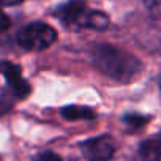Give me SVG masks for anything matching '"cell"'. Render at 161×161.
<instances>
[{"mask_svg": "<svg viewBox=\"0 0 161 161\" xmlns=\"http://www.w3.org/2000/svg\"><path fill=\"white\" fill-rule=\"evenodd\" d=\"M0 73L3 74L7 84L10 87V92L14 98L18 100H25L30 92L32 87L27 80L22 77V69L19 65L10 62V60H2L0 62Z\"/></svg>", "mask_w": 161, "mask_h": 161, "instance_id": "cell-4", "label": "cell"}, {"mask_svg": "<svg viewBox=\"0 0 161 161\" xmlns=\"http://www.w3.org/2000/svg\"><path fill=\"white\" fill-rule=\"evenodd\" d=\"M18 44L29 51H43L52 46L57 40V32L49 24L41 21L30 22L18 32Z\"/></svg>", "mask_w": 161, "mask_h": 161, "instance_id": "cell-2", "label": "cell"}, {"mask_svg": "<svg viewBox=\"0 0 161 161\" xmlns=\"http://www.w3.org/2000/svg\"><path fill=\"white\" fill-rule=\"evenodd\" d=\"M150 14L156 19H161V0H144Z\"/></svg>", "mask_w": 161, "mask_h": 161, "instance_id": "cell-10", "label": "cell"}, {"mask_svg": "<svg viewBox=\"0 0 161 161\" xmlns=\"http://www.w3.org/2000/svg\"><path fill=\"white\" fill-rule=\"evenodd\" d=\"M159 136H161V134H159Z\"/></svg>", "mask_w": 161, "mask_h": 161, "instance_id": "cell-16", "label": "cell"}, {"mask_svg": "<svg viewBox=\"0 0 161 161\" xmlns=\"http://www.w3.org/2000/svg\"><path fill=\"white\" fill-rule=\"evenodd\" d=\"M60 115L68 120V122H76V120H95L97 112L92 108L87 106H77V104H69L60 109Z\"/></svg>", "mask_w": 161, "mask_h": 161, "instance_id": "cell-6", "label": "cell"}, {"mask_svg": "<svg viewBox=\"0 0 161 161\" xmlns=\"http://www.w3.org/2000/svg\"><path fill=\"white\" fill-rule=\"evenodd\" d=\"M109 22H111V19L104 11L92 10V11L86 13L82 22H80V27H87V29H92L97 32H104V30H108Z\"/></svg>", "mask_w": 161, "mask_h": 161, "instance_id": "cell-7", "label": "cell"}, {"mask_svg": "<svg viewBox=\"0 0 161 161\" xmlns=\"http://www.w3.org/2000/svg\"><path fill=\"white\" fill-rule=\"evenodd\" d=\"M10 25H11V19L0 10V33H3V32H7L8 29H10Z\"/></svg>", "mask_w": 161, "mask_h": 161, "instance_id": "cell-12", "label": "cell"}, {"mask_svg": "<svg viewBox=\"0 0 161 161\" xmlns=\"http://www.w3.org/2000/svg\"><path fill=\"white\" fill-rule=\"evenodd\" d=\"M13 109V103L8 101V100H0V117L7 115L8 112H11Z\"/></svg>", "mask_w": 161, "mask_h": 161, "instance_id": "cell-13", "label": "cell"}, {"mask_svg": "<svg viewBox=\"0 0 161 161\" xmlns=\"http://www.w3.org/2000/svg\"><path fill=\"white\" fill-rule=\"evenodd\" d=\"M90 60L101 74L108 76L119 84L133 82L144 69L142 62L136 55L108 43L93 46L90 52Z\"/></svg>", "mask_w": 161, "mask_h": 161, "instance_id": "cell-1", "label": "cell"}, {"mask_svg": "<svg viewBox=\"0 0 161 161\" xmlns=\"http://www.w3.org/2000/svg\"><path fill=\"white\" fill-rule=\"evenodd\" d=\"M24 0H0V7H14L22 3Z\"/></svg>", "mask_w": 161, "mask_h": 161, "instance_id": "cell-14", "label": "cell"}, {"mask_svg": "<svg viewBox=\"0 0 161 161\" xmlns=\"http://www.w3.org/2000/svg\"><path fill=\"white\" fill-rule=\"evenodd\" d=\"M80 152L89 161H109L115 153V144L109 134H101L84 141Z\"/></svg>", "mask_w": 161, "mask_h": 161, "instance_id": "cell-3", "label": "cell"}, {"mask_svg": "<svg viewBox=\"0 0 161 161\" xmlns=\"http://www.w3.org/2000/svg\"><path fill=\"white\" fill-rule=\"evenodd\" d=\"M87 13V3L84 0H68L66 3L55 8L54 16L66 25H79Z\"/></svg>", "mask_w": 161, "mask_h": 161, "instance_id": "cell-5", "label": "cell"}, {"mask_svg": "<svg viewBox=\"0 0 161 161\" xmlns=\"http://www.w3.org/2000/svg\"><path fill=\"white\" fill-rule=\"evenodd\" d=\"M35 161H62V158L54 152H43L35 158Z\"/></svg>", "mask_w": 161, "mask_h": 161, "instance_id": "cell-11", "label": "cell"}, {"mask_svg": "<svg viewBox=\"0 0 161 161\" xmlns=\"http://www.w3.org/2000/svg\"><path fill=\"white\" fill-rule=\"evenodd\" d=\"M159 89H161V76H159Z\"/></svg>", "mask_w": 161, "mask_h": 161, "instance_id": "cell-15", "label": "cell"}, {"mask_svg": "<svg viewBox=\"0 0 161 161\" xmlns=\"http://www.w3.org/2000/svg\"><path fill=\"white\" fill-rule=\"evenodd\" d=\"M123 123L128 126V130L131 131H136V130H141L142 126H145L150 120L148 115H142V114H136V112H128L123 115Z\"/></svg>", "mask_w": 161, "mask_h": 161, "instance_id": "cell-9", "label": "cell"}, {"mask_svg": "<svg viewBox=\"0 0 161 161\" xmlns=\"http://www.w3.org/2000/svg\"><path fill=\"white\" fill-rule=\"evenodd\" d=\"M139 155L142 161H161V141H144L139 147Z\"/></svg>", "mask_w": 161, "mask_h": 161, "instance_id": "cell-8", "label": "cell"}]
</instances>
